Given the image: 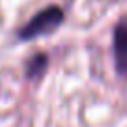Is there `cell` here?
<instances>
[{
    "label": "cell",
    "mask_w": 127,
    "mask_h": 127,
    "mask_svg": "<svg viewBox=\"0 0 127 127\" xmlns=\"http://www.w3.org/2000/svg\"><path fill=\"white\" fill-rule=\"evenodd\" d=\"M62 21H64V11L56 6H51V8L39 11L36 17H32L30 23L21 28L19 37L21 39H34L37 36L51 34L62 24Z\"/></svg>",
    "instance_id": "cell-1"
},
{
    "label": "cell",
    "mask_w": 127,
    "mask_h": 127,
    "mask_svg": "<svg viewBox=\"0 0 127 127\" xmlns=\"http://www.w3.org/2000/svg\"><path fill=\"white\" fill-rule=\"evenodd\" d=\"M114 60L118 73L127 77V17L114 28Z\"/></svg>",
    "instance_id": "cell-2"
},
{
    "label": "cell",
    "mask_w": 127,
    "mask_h": 127,
    "mask_svg": "<svg viewBox=\"0 0 127 127\" xmlns=\"http://www.w3.org/2000/svg\"><path fill=\"white\" fill-rule=\"evenodd\" d=\"M45 67H47V56L45 54H36L32 56L26 64V77L28 79H37L43 75Z\"/></svg>",
    "instance_id": "cell-3"
}]
</instances>
